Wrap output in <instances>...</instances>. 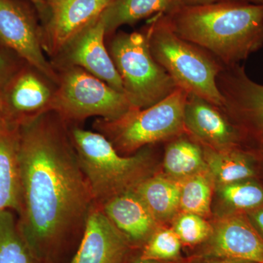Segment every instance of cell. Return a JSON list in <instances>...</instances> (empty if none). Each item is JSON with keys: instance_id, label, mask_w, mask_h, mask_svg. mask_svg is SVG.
<instances>
[{"instance_id": "cell-1", "label": "cell", "mask_w": 263, "mask_h": 263, "mask_svg": "<svg viewBox=\"0 0 263 263\" xmlns=\"http://www.w3.org/2000/svg\"><path fill=\"white\" fill-rule=\"evenodd\" d=\"M19 229L39 261L84 232L95 201L67 123L55 112L18 127Z\"/></svg>"}, {"instance_id": "cell-2", "label": "cell", "mask_w": 263, "mask_h": 263, "mask_svg": "<svg viewBox=\"0 0 263 263\" xmlns=\"http://www.w3.org/2000/svg\"><path fill=\"white\" fill-rule=\"evenodd\" d=\"M164 15L179 37L224 65L240 64L263 48V5L243 1L178 5Z\"/></svg>"}, {"instance_id": "cell-3", "label": "cell", "mask_w": 263, "mask_h": 263, "mask_svg": "<svg viewBox=\"0 0 263 263\" xmlns=\"http://www.w3.org/2000/svg\"><path fill=\"white\" fill-rule=\"evenodd\" d=\"M151 53L176 86L221 108L218 76L224 65L203 48L179 37L164 14L154 16L144 29Z\"/></svg>"}, {"instance_id": "cell-4", "label": "cell", "mask_w": 263, "mask_h": 263, "mask_svg": "<svg viewBox=\"0 0 263 263\" xmlns=\"http://www.w3.org/2000/svg\"><path fill=\"white\" fill-rule=\"evenodd\" d=\"M71 141L89 183L95 205L134 189L151 174L152 158L146 150L122 156L98 132L79 127L70 129Z\"/></svg>"}, {"instance_id": "cell-5", "label": "cell", "mask_w": 263, "mask_h": 263, "mask_svg": "<svg viewBox=\"0 0 263 263\" xmlns=\"http://www.w3.org/2000/svg\"><path fill=\"white\" fill-rule=\"evenodd\" d=\"M188 93L177 88L160 102L144 109L133 108L117 120L98 119L93 127L119 154L130 155L143 147L173 139L185 131Z\"/></svg>"}, {"instance_id": "cell-6", "label": "cell", "mask_w": 263, "mask_h": 263, "mask_svg": "<svg viewBox=\"0 0 263 263\" xmlns=\"http://www.w3.org/2000/svg\"><path fill=\"white\" fill-rule=\"evenodd\" d=\"M109 37L107 48L133 108L155 105L177 89L152 56L144 31L116 32Z\"/></svg>"}, {"instance_id": "cell-7", "label": "cell", "mask_w": 263, "mask_h": 263, "mask_svg": "<svg viewBox=\"0 0 263 263\" xmlns=\"http://www.w3.org/2000/svg\"><path fill=\"white\" fill-rule=\"evenodd\" d=\"M59 80L53 109L66 123L91 117L117 120L134 108L120 92L80 67L56 68Z\"/></svg>"}, {"instance_id": "cell-8", "label": "cell", "mask_w": 263, "mask_h": 263, "mask_svg": "<svg viewBox=\"0 0 263 263\" xmlns=\"http://www.w3.org/2000/svg\"><path fill=\"white\" fill-rule=\"evenodd\" d=\"M220 109L238 132L263 147V84L252 80L245 66L224 65L217 77Z\"/></svg>"}, {"instance_id": "cell-9", "label": "cell", "mask_w": 263, "mask_h": 263, "mask_svg": "<svg viewBox=\"0 0 263 263\" xmlns=\"http://www.w3.org/2000/svg\"><path fill=\"white\" fill-rule=\"evenodd\" d=\"M57 85L32 66L18 69L3 87L5 111L15 128L52 111Z\"/></svg>"}, {"instance_id": "cell-10", "label": "cell", "mask_w": 263, "mask_h": 263, "mask_svg": "<svg viewBox=\"0 0 263 263\" xmlns=\"http://www.w3.org/2000/svg\"><path fill=\"white\" fill-rule=\"evenodd\" d=\"M0 42L52 82L58 84L56 69L44 54L42 31L32 17L12 0H0Z\"/></svg>"}, {"instance_id": "cell-11", "label": "cell", "mask_w": 263, "mask_h": 263, "mask_svg": "<svg viewBox=\"0 0 263 263\" xmlns=\"http://www.w3.org/2000/svg\"><path fill=\"white\" fill-rule=\"evenodd\" d=\"M105 24L100 15L53 58L52 65L55 69L80 67L124 94L120 76L105 46Z\"/></svg>"}, {"instance_id": "cell-12", "label": "cell", "mask_w": 263, "mask_h": 263, "mask_svg": "<svg viewBox=\"0 0 263 263\" xmlns=\"http://www.w3.org/2000/svg\"><path fill=\"white\" fill-rule=\"evenodd\" d=\"M110 3L108 0H49V17L46 29L42 31L44 51L55 58Z\"/></svg>"}, {"instance_id": "cell-13", "label": "cell", "mask_w": 263, "mask_h": 263, "mask_svg": "<svg viewBox=\"0 0 263 263\" xmlns=\"http://www.w3.org/2000/svg\"><path fill=\"white\" fill-rule=\"evenodd\" d=\"M131 242L122 234L98 205H93L80 245L70 263H123Z\"/></svg>"}, {"instance_id": "cell-14", "label": "cell", "mask_w": 263, "mask_h": 263, "mask_svg": "<svg viewBox=\"0 0 263 263\" xmlns=\"http://www.w3.org/2000/svg\"><path fill=\"white\" fill-rule=\"evenodd\" d=\"M204 255L263 263V238L248 218L228 216L213 228Z\"/></svg>"}, {"instance_id": "cell-15", "label": "cell", "mask_w": 263, "mask_h": 263, "mask_svg": "<svg viewBox=\"0 0 263 263\" xmlns=\"http://www.w3.org/2000/svg\"><path fill=\"white\" fill-rule=\"evenodd\" d=\"M184 127L198 143L215 150L235 149L240 140L221 109L195 95L188 94Z\"/></svg>"}, {"instance_id": "cell-16", "label": "cell", "mask_w": 263, "mask_h": 263, "mask_svg": "<svg viewBox=\"0 0 263 263\" xmlns=\"http://www.w3.org/2000/svg\"><path fill=\"white\" fill-rule=\"evenodd\" d=\"M99 207L131 243L146 242L157 230V221L133 190L112 197Z\"/></svg>"}, {"instance_id": "cell-17", "label": "cell", "mask_w": 263, "mask_h": 263, "mask_svg": "<svg viewBox=\"0 0 263 263\" xmlns=\"http://www.w3.org/2000/svg\"><path fill=\"white\" fill-rule=\"evenodd\" d=\"M22 212L18 157V129L0 134V212Z\"/></svg>"}, {"instance_id": "cell-18", "label": "cell", "mask_w": 263, "mask_h": 263, "mask_svg": "<svg viewBox=\"0 0 263 263\" xmlns=\"http://www.w3.org/2000/svg\"><path fill=\"white\" fill-rule=\"evenodd\" d=\"M178 5L175 0H114L101 14L105 36L113 35L122 26L132 25L153 15L166 14Z\"/></svg>"}, {"instance_id": "cell-19", "label": "cell", "mask_w": 263, "mask_h": 263, "mask_svg": "<svg viewBox=\"0 0 263 263\" xmlns=\"http://www.w3.org/2000/svg\"><path fill=\"white\" fill-rule=\"evenodd\" d=\"M156 220H169L180 209L181 183L162 176H148L133 189Z\"/></svg>"}, {"instance_id": "cell-20", "label": "cell", "mask_w": 263, "mask_h": 263, "mask_svg": "<svg viewBox=\"0 0 263 263\" xmlns=\"http://www.w3.org/2000/svg\"><path fill=\"white\" fill-rule=\"evenodd\" d=\"M166 172L175 180H182L208 171L201 145L189 138L177 137L166 148Z\"/></svg>"}, {"instance_id": "cell-21", "label": "cell", "mask_w": 263, "mask_h": 263, "mask_svg": "<svg viewBox=\"0 0 263 263\" xmlns=\"http://www.w3.org/2000/svg\"><path fill=\"white\" fill-rule=\"evenodd\" d=\"M200 145L203 150L208 170L213 179L219 186L245 181L254 176V171L248 159L236 148L215 150L205 145Z\"/></svg>"}, {"instance_id": "cell-22", "label": "cell", "mask_w": 263, "mask_h": 263, "mask_svg": "<svg viewBox=\"0 0 263 263\" xmlns=\"http://www.w3.org/2000/svg\"><path fill=\"white\" fill-rule=\"evenodd\" d=\"M11 211L0 212V263H39Z\"/></svg>"}, {"instance_id": "cell-23", "label": "cell", "mask_w": 263, "mask_h": 263, "mask_svg": "<svg viewBox=\"0 0 263 263\" xmlns=\"http://www.w3.org/2000/svg\"><path fill=\"white\" fill-rule=\"evenodd\" d=\"M212 175L208 171L182 180L180 194V209L183 212L200 216L210 213L212 196Z\"/></svg>"}, {"instance_id": "cell-24", "label": "cell", "mask_w": 263, "mask_h": 263, "mask_svg": "<svg viewBox=\"0 0 263 263\" xmlns=\"http://www.w3.org/2000/svg\"><path fill=\"white\" fill-rule=\"evenodd\" d=\"M219 194L228 205L238 210H254L263 205L262 187L247 180L219 186Z\"/></svg>"}, {"instance_id": "cell-25", "label": "cell", "mask_w": 263, "mask_h": 263, "mask_svg": "<svg viewBox=\"0 0 263 263\" xmlns=\"http://www.w3.org/2000/svg\"><path fill=\"white\" fill-rule=\"evenodd\" d=\"M181 247V240L174 229H157L147 240L141 259L159 262L175 260L179 258Z\"/></svg>"}, {"instance_id": "cell-26", "label": "cell", "mask_w": 263, "mask_h": 263, "mask_svg": "<svg viewBox=\"0 0 263 263\" xmlns=\"http://www.w3.org/2000/svg\"><path fill=\"white\" fill-rule=\"evenodd\" d=\"M174 230L181 243L195 246L209 240L213 228L202 216L183 212L176 219Z\"/></svg>"}, {"instance_id": "cell-27", "label": "cell", "mask_w": 263, "mask_h": 263, "mask_svg": "<svg viewBox=\"0 0 263 263\" xmlns=\"http://www.w3.org/2000/svg\"><path fill=\"white\" fill-rule=\"evenodd\" d=\"M18 70L13 60L8 55L0 51V85L4 86Z\"/></svg>"}, {"instance_id": "cell-28", "label": "cell", "mask_w": 263, "mask_h": 263, "mask_svg": "<svg viewBox=\"0 0 263 263\" xmlns=\"http://www.w3.org/2000/svg\"><path fill=\"white\" fill-rule=\"evenodd\" d=\"M3 86L0 85V134H7L16 131L18 128H15L10 123L7 116L3 101Z\"/></svg>"}, {"instance_id": "cell-29", "label": "cell", "mask_w": 263, "mask_h": 263, "mask_svg": "<svg viewBox=\"0 0 263 263\" xmlns=\"http://www.w3.org/2000/svg\"><path fill=\"white\" fill-rule=\"evenodd\" d=\"M249 219L263 238V207L249 211Z\"/></svg>"}, {"instance_id": "cell-30", "label": "cell", "mask_w": 263, "mask_h": 263, "mask_svg": "<svg viewBox=\"0 0 263 263\" xmlns=\"http://www.w3.org/2000/svg\"><path fill=\"white\" fill-rule=\"evenodd\" d=\"M179 5H201L213 4V3H221L228 1H243L254 4L263 5V0H175Z\"/></svg>"}, {"instance_id": "cell-31", "label": "cell", "mask_w": 263, "mask_h": 263, "mask_svg": "<svg viewBox=\"0 0 263 263\" xmlns=\"http://www.w3.org/2000/svg\"><path fill=\"white\" fill-rule=\"evenodd\" d=\"M197 263H254L249 261L240 260V259L221 258V257H209L205 260Z\"/></svg>"}, {"instance_id": "cell-32", "label": "cell", "mask_w": 263, "mask_h": 263, "mask_svg": "<svg viewBox=\"0 0 263 263\" xmlns=\"http://www.w3.org/2000/svg\"><path fill=\"white\" fill-rule=\"evenodd\" d=\"M29 1L32 2L33 4L35 5L36 8L41 13H45V12L48 11V5L46 0H29Z\"/></svg>"}, {"instance_id": "cell-33", "label": "cell", "mask_w": 263, "mask_h": 263, "mask_svg": "<svg viewBox=\"0 0 263 263\" xmlns=\"http://www.w3.org/2000/svg\"><path fill=\"white\" fill-rule=\"evenodd\" d=\"M133 263H162V262H159V261L155 260H148V259H142L140 258L138 260L136 261Z\"/></svg>"}, {"instance_id": "cell-34", "label": "cell", "mask_w": 263, "mask_h": 263, "mask_svg": "<svg viewBox=\"0 0 263 263\" xmlns=\"http://www.w3.org/2000/svg\"><path fill=\"white\" fill-rule=\"evenodd\" d=\"M108 1L110 2V3H111L112 2L114 1V0H108Z\"/></svg>"}, {"instance_id": "cell-35", "label": "cell", "mask_w": 263, "mask_h": 263, "mask_svg": "<svg viewBox=\"0 0 263 263\" xmlns=\"http://www.w3.org/2000/svg\"><path fill=\"white\" fill-rule=\"evenodd\" d=\"M46 3H48V1H49V0H46Z\"/></svg>"}]
</instances>
